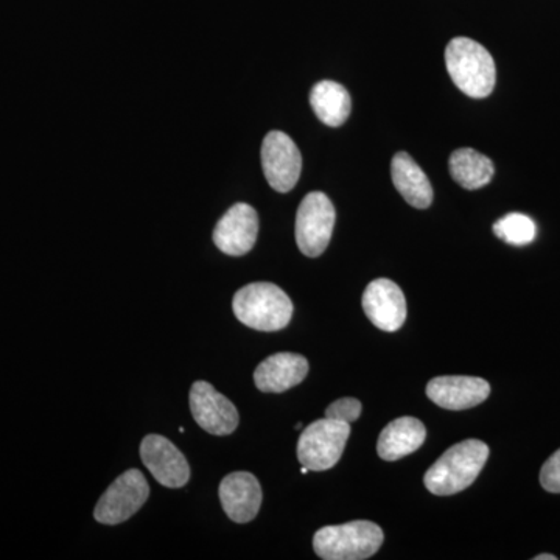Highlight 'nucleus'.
<instances>
[{"instance_id":"1","label":"nucleus","mask_w":560,"mask_h":560,"mask_svg":"<svg viewBox=\"0 0 560 560\" xmlns=\"http://www.w3.org/2000/svg\"><path fill=\"white\" fill-rule=\"evenodd\" d=\"M489 458L486 442L467 440L448 448L423 477L425 488L434 495L447 497L470 488Z\"/></svg>"},{"instance_id":"2","label":"nucleus","mask_w":560,"mask_h":560,"mask_svg":"<svg viewBox=\"0 0 560 560\" xmlns=\"http://www.w3.org/2000/svg\"><path fill=\"white\" fill-rule=\"evenodd\" d=\"M232 308L242 324L260 331L285 329L293 316V302L289 294L270 282L243 287L235 293Z\"/></svg>"},{"instance_id":"3","label":"nucleus","mask_w":560,"mask_h":560,"mask_svg":"<svg viewBox=\"0 0 560 560\" xmlns=\"http://www.w3.org/2000/svg\"><path fill=\"white\" fill-rule=\"evenodd\" d=\"M445 65L453 83L471 98H486L495 88L497 69L492 55L470 38H455L445 49Z\"/></svg>"},{"instance_id":"4","label":"nucleus","mask_w":560,"mask_h":560,"mask_svg":"<svg viewBox=\"0 0 560 560\" xmlns=\"http://www.w3.org/2000/svg\"><path fill=\"white\" fill-rule=\"evenodd\" d=\"M383 540L377 523L355 521L316 530L313 548L324 560H364L381 550Z\"/></svg>"},{"instance_id":"5","label":"nucleus","mask_w":560,"mask_h":560,"mask_svg":"<svg viewBox=\"0 0 560 560\" xmlns=\"http://www.w3.org/2000/svg\"><path fill=\"white\" fill-rule=\"evenodd\" d=\"M349 436V423L329 418L316 420L302 431L298 459L308 470H329L341 459Z\"/></svg>"},{"instance_id":"6","label":"nucleus","mask_w":560,"mask_h":560,"mask_svg":"<svg viewBox=\"0 0 560 560\" xmlns=\"http://www.w3.org/2000/svg\"><path fill=\"white\" fill-rule=\"evenodd\" d=\"M335 220L334 205L323 191H312L302 200L296 213V243L304 256L319 257L327 249Z\"/></svg>"},{"instance_id":"7","label":"nucleus","mask_w":560,"mask_h":560,"mask_svg":"<svg viewBox=\"0 0 560 560\" xmlns=\"http://www.w3.org/2000/svg\"><path fill=\"white\" fill-rule=\"evenodd\" d=\"M149 497L150 486L142 471H125L98 500L94 511L95 521L102 525H119L127 522L145 504Z\"/></svg>"},{"instance_id":"8","label":"nucleus","mask_w":560,"mask_h":560,"mask_svg":"<svg viewBox=\"0 0 560 560\" xmlns=\"http://www.w3.org/2000/svg\"><path fill=\"white\" fill-rule=\"evenodd\" d=\"M261 167L272 189L279 194H287L293 190L300 180L301 151L285 132H268L261 145Z\"/></svg>"},{"instance_id":"9","label":"nucleus","mask_w":560,"mask_h":560,"mask_svg":"<svg viewBox=\"0 0 560 560\" xmlns=\"http://www.w3.org/2000/svg\"><path fill=\"white\" fill-rule=\"evenodd\" d=\"M190 411L202 430L228 436L238 427V411L228 397L208 382H195L190 389Z\"/></svg>"},{"instance_id":"10","label":"nucleus","mask_w":560,"mask_h":560,"mask_svg":"<svg viewBox=\"0 0 560 560\" xmlns=\"http://www.w3.org/2000/svg\"><path fill=\"white\" fill-rule=\"evenodd\" d=\"M140 458L154 480L165 488L179 489L189 482L190 467L186 456L173 442L160 434H149L140 444Z\"/></svg>"},{"instance_id":"11","label":"nucleus","mask_w":560,"mask_h":560,"mask_svg":"<svg viewBox=\"0 0 560 560\" xmlns=\"http://www.w3.org/2000/svg\"><path fill=\"white\" fill-rule=\"evenodd\" d=\"M259 234V215L253 206L237 202L232 206L213 231V243L221 253L241 257L254 248Z\"/></svg>"},{"instance_id":"12","label":"nucleus","mask_w":560,"mask_h":560,"mask_svg":"<svg viewBox=\"0 0 560 560\" xmlns=\"http://www.w3.org/2000/svg\"><path fill=\"white\" fill-rule=\"evenodd\" d=\"M363 311L378 329L396 331L407 319V300L393 280L375 279L364 290Z\"/></svg>"},{"instance_id":"13","label":"nucleus","mask_w":560,"mask_h":560,"mask_svg":"<svg viewBox=\"0 0 560 560\" xmlns=\"http://www.w3.org/2000/svg\"><path fill=\"white\" fill-rule=\"evenodd\" d=\"M490 385L485 378L444 375L427 385V396L444 410L460 411L477 407L488 399Z\"/></svg>"},{"instance_id":"14","label":"nucleus","mask_w":560,"mask_h":560,"mask_svg":"<svg viewBox=\"0 0 560 560\" xmlns=\"http://www.w3.org/2000/svg\"><path fill=\"white\" fill-rule=\"evenodd\" d=\"M220 501L228 517L235 523H248L259 514L261 506L260 482L249 471L228 475L220 485Z\"/></svg>"},{"instance_id":"15","label":"nucleus","mask_w":560,"mask_h":560,"mask_svg":"<svg viewBox=\"0 0 560 560\" xmlns=\"http://www.w3.org/2000/svg\"><path fill=\"white\" fill-rule=\"evenodd\" d=\"M308 361L300 353L280 352L261 361L254 372V383L261 393H285L304 382Z\"/></svg>"},{"instance_id":"16","label":"nucleus","mask_w":560,"mask_h":560,"mask_svg":"<svg viewBox=\"0 0 560 560\" xmlns=\"http://www.w3.org/2000/svg\"><path fill=\"white\" fill-rule=\"evenodd\" d=\"M390 176L394 186L408 205L416 209L430 208L433 202V187L410 154L400 151L393 158Z\"/></svg>"},{"instance_id":"17","label":"nucleus","mask_w":560,"mask_h":560,"mask_svg":"<svg viewBox=\"0 0 560 560\" xmlns=\"http://www.w3.org/2000/svg\"><path fill=\"white\" fill-rule=\"evenodd\" d=\"M427 440L425 425L419 419L399 418L383 429L378 438V456L385 460H397L422 447Z\"/></svg>"},{"instance_id":"18","label":"nucleus","mask_w":560,"mask_h":560,"mask_svg":"<svg viewBox=\"0 0 560 560\" xmlns=\"http://www.w3.org/2000/svg\"><path fill=\"white\" fill-rule=\"evenodd\" d=\"M311 105L316 117L327 127H341L349 119L352 103L342 84L324 80L316 83L311 92Z\"/></svg>"},{"instance_id":"19","label":"nucleus","mask_w":560,"mask_h":560,"mask_svg":"<svg viewBox=\"0 0 560 560\" xmlns=\"http://www.w3.org/2000/svg\"><path fill=\"white\" fill-rule=\"evenodd\" d=\"M452 178L467 190H477L488 186L493 178V162L477 150L460 149L453 151L451 162Z\"/></svg>"},{"instance_id":"20","label":"nucleus","mask_w":560,"mask_h":560,"mask_svg":"<svg viewBox=\"0 0 560 560\" xmlns=\"http://www.w3.org/2000/svg\"><path fill=\"white\" fill-rule=\"evenodd\" d=\"M493 232L501 241L514 246H525L534 242L537 226L528 215L508 213L506 217L493 224Z\"/></svg>"},{"instance_id":"21","label":"nucleus","mask_w":560,"mask_h":560,"mask_svg":"<svg viewBox=\"0 0 560 560\" xmlns=\"http://www.w3.org/2000/svg\"><path fill=\"white\" fill-rule=\"evenodd\" d=\"M363 411V405L353 397H345V399L335 400L326 410V418L340 420V422L352 423L360 418Z\"/></svg>"},{"instance_id":"22","label":"nucleus","mask_w":560,"mask_h":560,"mask_svg":"<svg viewBox=\"0 0 560 560\" xmlns=\"http://www.w3.org/2000/svg\"><path fill=\"white\" fill-rule=\"evenodd\" d=\"M541 488L551 493H560V451L551 455L540 471Z\"/></svg>"},{"instance_id":"23","label":"nucleus","mask_w":560,"mask_h":560,"mask_svg":"<svg viewBox=\"0 0 560 560\" xmlns=\"http://www.w3.org/2000/svg\"><path fill=\"white\" fill-rule=\"evenodd\" d=\"M534 560H558V558H556V556H552V555H539V556H536V558H534Z\"/></svg>"},{"instance_id":"24","label":"nucleus","mask_w":560,"mask_h":560,"mask_svg":"<svg viewBox=\"0 0 560 560\" xmlns=\"http://www.w3.org/2000/svg\"><path fill=\"white\" fill-rule=\"evenodd\" d=\"M308 471H311V470H308V469H307V467L302 466V469H301V474H302V475H307V474H308Z\"/></svg>"},{"instance_id":"25","label":"nucleus","mask_w":560,"mask_h":560,"mask_svg":"<svg viewBox=\"0 0 560 560\" xmlns=\"http://www.w3.org/2000/svg\"><path fill=\"white\" fill-rule=\"evenodd\" d=\"M302 429V423H296V430H301Z\"/></svg>"}]
</instances>
